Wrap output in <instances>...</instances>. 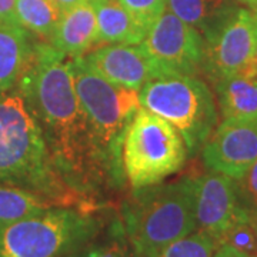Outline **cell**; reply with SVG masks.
Masks as SVG:
<instances>
[{
  "label": "cell",
  "instance_id": "obj_18",
  "mask_svg": "<svg viewBox=\"0 0 257 257\" xmlns=\"http://www.w3.org/2000/svg\"><path fill=\"white\" fill-rule=\"evenodd\" d=\"M62 12L53 0H16L18 25L29 33L52 42Z\"/></svg>",
  "mask_w": 257,
  "mask_h": 257
},
{
  "label": "cell",
  "instance_id": "obj_4",
  "mask_svg": "<svg viewBox=\"0 0 257 257\" xmlns=\"http://www.w3.org/2000/svg\"><path fill=\"white\" fill-rule=\"evenodd\" d=\"M103 221L92 211L52 207L0 226V257H64L100 234Z\"/></svg>",
  "mask_w": 257,
  "mask_h": 257
},
{
  "label": "cell",
  "instance_id": "obj_12",
  "mask_svg": "<svg viewBox=\"0 0 257 257\" xmlns=\"http://www.w3.org/2000/svg\"><path fill=\"white\" fill-rule=\"evenodd\" d=\"M83 60L107 82L133 90L165 74L145 47L136 45H101L83 56Z\"/></svg>",
  "mask_w": 257,
  "mask_h": 257
},
{
  "label": "cell",
  "instance_id": "obj_21",
  "mask_svg": "<svg viewBox=\"0 0 257 257\" xmlns=\"http://www.w3.org/2000/svg\"><path fill=\"white\" fill-rule=\"evenodd\" d=\"M216 248V243L207 234L194 231L169 244L153 257H213Z\"/></svg>",
  "mask_w": 257,
  "mask_h": 257
},
{
  "label": "cell",
  "instance_id": "obj_7",
  "mask_svg": "<svg viewBox=\"0 0 257 257\" xmlns=\"http://www.w3.org/2000/svg\"><path fill=\"white\" fill-rule=\"evenodd\" d=\"M187 149L169 121L140 106L121 145V166L128 184L140 189L163 182L186 163Z\"/></svg>",
  "mask_w": 257,
  "mask_h": 257
},
{
  "label": "cell",
  "instance_id": "obj_23",
  "mask_svg": "<svg viewBox=\"0 0 257 257\" xmlns=\"http://www.w3.org/2000/svg\"><path fill=\"white\" fill-rule=\"evenodd\" d=\"M166 2L167 0H120V3L149 29L166 10Z\"/></svg>",
  "mask_w": 257,
  "mask_h": 257
},
{
  "label": "cell",
  "instance_id": "obj_6",
  "mask_svg": "<svg viewBox=\"0 0 257 257\" xmlns=\"http://www.w3.org/2000/svg\"><path fill=\"white\" fill-rule=\"evenodd\" d=\"M70 64L76 93L93 133L113 170L123 177L121 145L130 121L142 106L139 90L107 82L83 57L70 59Z\"/></svg>",
  "mask_w": 257,
  "mask_h": 257
},
{
  "label": "cell",
  "instance_id": "obj_19",
  "mask_svg": "<svg viewBox=\"0 0 257 257\" xmlns=\"http://www.w3.org/2000/svg\"><path fill=\"white\" fill-rule=\"evenodd\" d=\"M227 8L223 0H167L166 9L204 33Z\"/></svg>",
  "mask_w": 257,
  "mask_h": 257
},
{
  "label": "cell",
  "instance_id": "obj_27",
  "mask_svg": "<svg viewBox=\"0 0 257 257\" xmlns=\"http://www.w3.org/2000/svg\"><path fill=\"white\" fill-rule=\"evenodd\" d=\"M56 3V6L60 9L62 12V15H63L64 12H67V10L73 9L74 6H77V5H80L83 2H86V0H53Z\"/></svg>",
  "mask_w": 257,
  "mask_h": 257
},
{
  "label": "cell",
  "instance_id": "obj_30",
  "mask_svg": "<svg viewBox=\"0 0 257 257\" xmlns=\"http://www.w3.org/2000/svg\"><path fill=\"white\" fill-rule=\"evenodd\" d=\"M254 224H256V236H257V213H256V220H254Z\"/></svg>",
  "mask_w": 257,
  "mask_h": 257
},
{
  "label": "cell",
  "instance_id": "obj_16",
  "mask_svg": "<svg viewBox=\"0 0 257 257\" xmlns=\"http://www.w3.org/2000/svg\"><path fill=\"white\" fill-rule=\"evenodd\" d=\"M223 120L257 121V70L250 69L213 83Z\"/></svg>",
  "mask_w": 257,
  "mask_h": 257
},
{
  "label": "cell",
  "instance_id": "obj_2",
  "mask_svg": "<svg viewBox=\"0 0 257 257\" xmlns=\"http://www.w3.org/2000/svg\"><path fill=\"white\" fill-rule=\"evenodd\" d=\"M0 183L36 192L60 207L92 211L89 200L59 172L43 130L18 87L0 96Z\"/></svg>",
  "mask_w": 257,
  "mask_h": 257
},
{
  "label": "cell",
  "instance_id": "obj_29",
  "mask_svg": "<svg viewBox=\"0 0 257 257\" xmlns=\"http://www.w3.org/2000/svg\"><path fill=\"white\" fill-rule=\"evenodd\" d=\"M254 67L257 70V47H256V53H254Z\"/></svg>",
  "mask_w": 257,
  "mask_h": 257
},
{
  "label": "cell",
  "instance_id": "obj_22",
  "mask_svg": "<svg viewBox=\"0 0 257 257\" xmlns=\"http://www.w3.org/2000/svg\"><path fill=\"white\" fill-rule=\"evenodd\" d=\"M256 213H246L226 233L221 244H229L250 256H257ZM220 244V246H221Z\"/></svg>",
  "mask_w": 257,
  "mask_h": 257
},
{
  "label": "cell",
  "instance_id": "obj_15",
  "mask_svg": "<svg viewBox=\"0 0 257 257\" xmlns=\"http://www.w3.org/2000/svg\"><path fill=\"white\" fill-rule=\"evenodd\" d=\"M99 29V45H139L150 29L140 23L120 0H90Z\"/></svg>",
  "mask_w": 257,
  "mask_h": 257
},
{
  "label": "cell",
  "instance_id": "obj_24",
  "mask_svg": "<svg viewBox=\"0 0 257 257\" xmlns=\"http://www.w3.org/2000/svg\"><path fill=\"white\" fill-rule=\"evenodd\" d=\"M237 186L243 204L257 213V159L247 173L237 180Z\"/></svg>",
  "mask_w": 257,
  "mask_h": 257
},
{
  "label": "cell",
  "instance_id": "obj_13",
  "mask_svg": "<svg viewBox=\"0 0 257 257\" xmlns=\"http://www.w3.org/2000/svg\"><path fill=\"white\" fill-rule=\"evenodd\" d=\"M50 45L69 59L83 57L97 47L99 29L90 0L64 12Z\"/></svg>",
  "mask_w": 257,
  "mask_h": 257
},
{
  "label": "cell",
  "instance_id": "obj_14",
  "mask_svg": "<svg viewBox=\"0 0 257 257\" xmlns=\"http://www.w3.org/2000/svg\"><path fill=\"white\" fill-rule=\"evenodd\" d=\"M36 42L19 25H0V96L15 90L36 52Z\"/></svg>",
  "mask_w": 257,
  "mask_h": 257
},
{
  "label": "cell",
  "instance_id": "obj_10",
  "mask_svg": "<svg viewBox=\"0 0 257 257\" xmlns=\"http://www.w3.org/2000/svg\"><path fill=\"white\" fill-rule=\"evenodd\" d=\"M246 213L256 211L241 202L237 180L210 170L196 176V231L207 234L217 247L230 227Z\"/></svg>",
  "mask_w": 257,
  "mask_h": 257
},
{
  "label": "cell",
  "instance_id": "obj_25",
  "mask_svg": "<svg viewBox=\"0 0 257 257\" xmlns=\"http://www.w3.org/2000/svg\"><path fill=\"white\" fill-rule=\"evenodd\" d=\"M0 25H18L16 0H0Z\"/></svg>",
  "mask_w": 257,
  "mask_h": 257
},
{
  "label": "cell",
  "instance_id": "obj_17",
  "mask_svg": "<svg viewBox=\"0 0 257 257\" xmlns=\"http://www.w3.org/2000/svg\"><path fill=\"white\" fill-rule=\"evenodd\" d=\"M57 207L53 200L28 189L0 183V226Z\"/></svg>",
  "mask_w": 257,
  "mask_h": 257
},
{
  "label": "cell",
  "instance_id": "obj_20",
  "mask_svg": "<svg viewBox=\"0 0 257 257\" xmlns=\"http://www.w3.org/2000/svg\"><path fill=\"white\" fill-rule=\"evenodd\" d=\"M64 257H135L120 223H114L110 236L97 241V237Z\"/></svg>",
  "mask_w": 257,
  "mask_h": 257
},
{
  "label": "cell",
  "instance_id": "obj_5",
  "mask_svg": "<svg viewBox=\"0 0 257 257\" xmlns=\"http://www.w3.org/2000/svg\"><path fill=\"white\" fill-rule=\"evenodd\" d=\"M140 104L169 121L180 133L187 153L202 150L217 124L210 87L193 74L157 76L139 90Z\"/></svg>",
  "mask_w": 257,
  "mask_h": 257
},
{
  "label": "cell",
  "instance_id": "obj_8",
  "mask_svg": "<svg viewBox=\"0 0 257 257\" xmlns=\"http://www.w3.org/2000/svg\"><path fill=\"white\" fill-rule=\"evenodd\" d=\"M202 73L211 83L254 67L257 10L227 6L203 33Z\"/></svg>",
  "mask_w": 257,
  "mask_h": 257
},
{
  "label": "cell",
  "instance_id": "obj_26",
  "mask_svg": "<svg viewBox=\"0 0 257 257\" xmlns=\"http://www.w3.org/2000/svg\"><path fill=\"white\" fill-rule=\"evenodd\" d=\"M213 257H253L244 253V251H240L237 248H234L233 246L229 244H221L217 247L216 253L213 254Z\"/></svg>",
  "mask_w": 257,
  "mask_h": 257
},
{
  "label": "cell",
  "instance_id": "obj_3",
  "mask_svg": "<svg viewBox=\"0 0 257 257\" xmlns=\"http://www.w3.org/2000/svg\"><path fill=\"white\" fill-rule=\"evenodd\" d=\"M121 229L135 257H153L197 230L196 176L135 189L121 207Z\"/></svg>",
  "mask_w": 257,
  "mask_h": 257
},
{
  "label": "cell",
  "instance_id": "obj_11",
  "mask_svg": "<svg viewBox=\"0 0 257 257\" xmlns=\"http://www.w3.org/2000/svg\"><path fill=\"white\" fill-rule=\"evenodd\" d=\"M207 170L240 180L257 159V121L223 120L202 147Z\"/></svg>",
  "mask_w": 257,
  "mask_h": 257
},
{
  "label": "cell",
  "instance_id": "obj_28",
  "mask_svg": "<svg viewBox=\"0 0 257 257\" xmlns=\"http://www.w3.org/2000/svg\"><path fill=\"white\" fill-rule=\"evenodd\" d=\"M240 3L246 5L248 9H254L257 10V0H239Z\"/></svg>",
  "mask_w": 257,
  "mask_h": 257
},
{
  "label": "cell",
  "instance_id": "obj_9",
  "mask_svg": "<svg viewBox=\"0 0 257 257\" xmlns=\"http://www.w3.org/2000/svg\"><path fill=\"white\" fill-rule=\"evenodd\" d=\"M142 46L156 60L165 74L197 76L202 73L203 35L167 9L152 25Z\"/></svg>",
  "mask_w": 257,
  "mask_h": 257
},
{
  "label": "cell",
  "instance_id": "obj_1",
  "mask_svg": "<svg viewBox=\"0 0 257 257\" xmlns=\"http://www.w3.org/2000/svg\"><path fill=\"white\" fill-rule=\"evenodd\" d=\"M66 59L50 43H37L18 89L43 130L59 172L87 199L103 184H121L123 177L113 170L93 133Z\"/></svg>",
  "mask_w": 257,
  "mask_h": 257
}]
</instances>
